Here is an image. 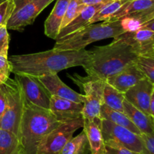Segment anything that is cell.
Listing matches in <instances>:
<instances>
[{
    "mask_svg": "<svg viewBox=\"0 0 154 154\" xmlns=\"http://www.w3.org/2000/svg\"><path fill=\"white\" fill-rule=\"evenodd\" d=\"M5 1H7V0H0V5L2 4V3L5 2Z\"/></svg>",
    "mask_w": 154,
    "mask_h": 154,
    "instance_id": "obj_38",
    "label": "cell"
},
{
    "mask_svg": "<svg viewBox=\"0 0 154 154\" xmlns=\"http://www.w3.org/2000/svg\"><path fill=\"white\" fill-rule=\"evenodd\" d=\"M106 4L107 3H100V4L86 6L85 8L81 11V13L77 17H75L72 22L69 23L66 26L60 30L56 40L66 37V36L77 32L78 30L84 28L86 26L89 25L90 20L93 18L95 14Z\"/></svg>",
    "mask_w": 154,
    "mask_h": 154,
    "instance_id": "obj_17",
    "label": "cell"
},
{
    "mask_svg": "<svg viewBox=\"0 0 154 154\" xmlns=\"http://www.w3.org/2000/svg\"><path fill=\"white\" fill-rule=\"evenodd\" d=\"M68 76L84 92L83 95L86 100L84 103L83 118L102 120L101 107L103 105V90L106 81L89 75L82 77L78 74H68Z\"/></svg>",
    "mask_w": 154,
    "mask_h": 154,
    "instance_id": "obj_6",
    "label": "cell"
},
{
    "mask_svg": "<svg viewBox=\"0 0 154 154\" xmlns=\"http://www.w3.org/2000/svg\"><path fill=\"white\" fill-rule=\"evenodd\" d=\"M14 78L20 85L26 102L41 108L50 109L51 95L38 77L26 74H14Z\"/></svg>",
    "mask_w": 154,
    "mask_h": 154,
    "instance_id": "obj_9",
    "label": "cell"
},
{
    "mask_svg": "<svg viewBox=\"0 0 154 154\" xmlns=\"http://www.w3.org/2000/svg\"><path fill=\"white\" fill-rule=\"evenodd\" d=\"M117 38L130 45L139 55L153 52L154 32L146 29L125 32Z\"/></svg>",
    "mask_w": 154,
    "mask_h": 154,
    "instance_id": "obj_15",
    "label": "cell"
},
{
    "mask_svg": "<svg viewBox=\"0 0 154 154\" xmlns=\"http://www.w3.org/2000/svg\"><path fill=\"white\" fill-rule=\"evenodd\" d=\"M71 0H57L45 23V34L48 37L56 40L60 31L63 17Z\"/></svg>",
    "mask_w": 154,
    "mask_h": 154,
    "instance_id": "obj_18",
    "label": "cell"
},
{
    "mask_svg": "<svg viewBox=\"0 0 154 154\" xmlns=\"http://www.w3.org/2000/svg\"><path fill=\"white\" fill-rule=\"evenodd\" d=\"M141 138L147 154H154V131L152 133L141 134Z\"/></svg>",
    "mask_w": 154,
    "mask_h": 154,
    "instance_id": "obj_32",
    "label": "cell"
},
{
    "mask_svg": "<svg viewBox=\"0 0 154 154\" xmlns=\"http://www.w3.org/2000/svg\"><path fill=\"white\" fill-rule=\"evenodd\" d=\"M141 29H146L151 30V31L154 32V17L149 20L147 22L144 23L141 25Z\"/></svg>",
    "mask_w": 154,
    "mask_h": 154,
    "instance_id": "obj_36",
    "label": "cell"
},
{
    "mask_svg": "<svg viewBox=\"0 0 154 154\" xmlns=\"http://www.w3.org/2000/svg\"><path fill=\"white\" fill-rule=\"evenodd\" d=\"M86 5H92L95 4H100V3H108L113 0H81Z\"/></svg>",
    "mask_w": 154,
    "mask_h": 154,
    "instance_id": "obj_35",
    "label": "cell"
},
{
    "mask_svg": "<svg viewBox=\"0 0 154 154\" xmlns=\"http://www.w3.org/2000/svg\"><path fill=\"white\" fill-rule=\"evenodd\" d=\"M84 126V119L62 122L48 132L38 144L36 154H59L78 129Z\"/></svg>",
    "mask_w": 154,
    "mask_h": 154,
    "instance_id": "obj_7",
    "label": "cell"
},
{
    "mask_svg": "<svg viewBox=\"0 0 154 154\" xmlns=\"http://www.w3.org/2000/svg\"><path fill=\"white\" fill-rule=\"evenodd\" d=\"M90 52L91 61L84 69L86 73L105 81L135 63L139 56L130 45L117 37L108 45L93 48Z\"/></svg>",
    "mask_w": 154,
    "mask_h": 154,
    "instance_id": "obj_2",
    "label": "cell"
},
{
    "mask_svg": "<svg viewBox=\"0 0 154 154\" xmlns=\"http://www.w3.org/2000/svg\"><path fill=\"white\" fill-rule=\"evenodd\" d=\"M101 117L102 119L109 120L115 124L126 128L137 135H141L139 129L133 124V123L123 112L115 111L108 108L106 105H102L101 107Z\"/></svg>",
    "mask_w": 154,
    "mask_h": 154,
    "instance_id": "obj_21",
    "label": "cell"
},
{
    "mask_svg": "<svg viewBox=\"0 0 154 154\" xmlns=\"http://www.w3.org/2000/svg\"><path fill=\"white\" fill-rule=\"evenodd\" d=\"M123 113L139 129L141 134L152 133L154 131L153 117L144 114L126 99L123 102Z\"/></svg>",
    "mask_w": 154,
    "mask_h": 154,
    "instance_id": "obj_19",
    "label": "cell"
},
{
    "mask_svg": "<svg viewBox=\"0 0 154 154\" xmlns=\"http://www.w3.org/2000/svg\"><path fill=\"white\" fill-rule=\"evenodd\" d=\"M125 32L121 20L90 24L66 37L56 40L53 49L80 51L85 49V47L93 42L110 38H115Z\"/></svg>",
    "mask_w": 154,
    "mask_h": 154,
    "instance_id": "obj_4",
    "label": "cell"
},
{
    "mask_svg": "<svg viewBox=\"0 0 154 154\" xmlns=\"http://www.w3.org/2000/svg\"><path fill=\"white\" fill-rule=\"evenodd\" d=\"M154 8V0H129L125 2L108 21L120 20Z\"/></svg>",
    "mask_w": 154,
    "mask_h": 154,
    "instance_id": "obj_20",
    "label": "cell"
},
{
    "mask_svg": "<svg viewBox=\"0 0 154 154\" xmlns=\"http://www.w3.org/2000/svg\"><path fill=\"white\" fill-rule=\"evenodd\" d=\"M86 6L87 5L84 4L81 0H71L68 5L66 13L63 17L60 30L66 26L69 23L72 22L75 17H77L81 13V11L85 8Z\"/></svg>",
    "mask_w": 154,
    "mask_h": 154,
    "instance_id": "obj_27",
    "label": "cell"
},
{
    "mask_svg": "<svg viewBox=\"0 0 154 154\" xmlns=\"http://www.w3.org/2000/svg\"><path fill=\"white\" fill-rule=\"evenodd\" d=\"M153 123H154V117H153Z\"/></svg>",
    "mask_w": 154,
    "mask_h": 154,
    "instance_id": "obj_39",
    "label": "cell"
},
{
    "mask_svg": "<svg viewBox=\"0 0 154 154\" xmlns=\"http://www.w3.org/2000/svg\"><path fill=\"white\" fill-rule=\"evenodd\" d=\"M50 110L60 122L83 118L84 103L51 96Z\"/></svg>",
    "mask_w": 154,
    "mask_h": 154,
    "instance_id": "obj_12",
    "label": "cell"
},
{
    "mask_svg": "<svg viewBox=\"0 0 154 154\" xmlns=\"http://www.w3.org/2000/svg\"><path fill=\"white\" fill-rule=\"evenodd\" d=\"M0 154H23L19 138L15 134L1 129Z\"/></svg>",
    "mask_w": 154,
    "mask_h": 154,
    "instance_id": "obj_22",
    "label": "cell"
},
{
    "mask_svg": "<svg viewBox=\"0 0 154 154\" xmlns=\"http://www.w3.org/2000/svg\"><path fill=\"white\" fill-rule=\"evenodd\" d=\"M6 107V96L3 89L2 84L0 85V118L4 114Z\"/></svg>",
    "mask_w": 154,
    "mask_h": 154,
    "instance_id": "obj_33",
    "label": "cell"
},
{
    "mask_svg": "<svg viewBox=\"0 0 154 154\" xmlns=\"http://www.w3.org/2000/svg\"><path fill=\"white\" fill-rule=\"evenodd\" d=\"M54 0H32L14 12L7 23L8 29L23 31L26 26L33 23L38 15Z\"/></svg>",
    "mask_w": 154,
    "mask_h": 154,
    "instance_id": "obj_10",
    "label": "cell"
},
{
    "mask_svg": "<svg viewBox=\"0 0 154 154\" xmlns=\"http://www.w3.org/2000/svg\"><path fill=\"white\" fill-rule=\"evenodd\" d=\"M107 154H141L114 143H105Z\"/></svg>",
    "mask_w": 154,
    "mask_h": 154,
    "instance_id": "obj_31",
    "label": "cell"
},
{
    "mask_svg": "<svg viewBox=\"0 0 154 154\" xmlns=\"http://www.w3.org/2000/svg\"><path fill=\"white\" fill-rule=\"evenodd\" d=\"M126 1H129V0H126Z\"/></svg>",
    "mask_w": 154,
    "mask_h": 154,
    "instance_id": "obj_41",
    "label": "cell"
},
{
    "mask_svg": "<svg viewBox=\"0 0 154 154\" xmlns=\"http://www.w3.org/2000/svg\"><path fill=\"white\" fill-rule=\"evenodd\" d=\"M101 129L105 143H114L137 153L147 154L141 135L105 119H102Z\"/></svg>",
    "mask_w": 154,
    "mask_h": 154,
    "instance_id": "obj_8",
    "label": "cell"
},
{
    "mask_svg": "<svg viewBox=\"0 0 154 154\" xmlns=\"http://www.w3.org/2000/svg\"><path fill=\"white\" fill-rule=\"evenodd\" d=\"M14 11L13 0H7L0 5V26H6L9 18Z\"/></svg>",
    "mask_w": 154,
    "mask_h": 154,
    "instance_id": "obj_28",
    "label": "cell"
},
{
    "mask_svg": "<svg viewBox=\"0 0 154 154\" xmlns=\"http://www.w3.org/2000/svg\"><path fill=\"white\" fill-rule=\"evenodd\" d=\"M11 73V72L8 59L0 55V85L8 79Z\"/></svg>",
    "mask_w": 154,
    "mask_h": 154,
    "instance_id": "obj_30",
    "label": "cell"
},
{
    "mask_svg": "<svg viewBox=\"0 0 154 154\" xmlns=\"http://www.w3.org/2000/svg\"><path fill=\"white\" fill-rule=\"evenodd\" d=\"M10 36L6 26H0V55L8 57Z\"/></svg>",
    "mask_w": 154,
    "mask_h": 154,
    "instance_id": "obj_29",
    "label": "cell"
},
{
    "mask_svg": "<svg viewBox=\"0 0 154 154\" xmlns=\"http://www.w3.org/2000/svg\"><path fill=\"white\" fill-rule=\"evenodd\" d=\"M154 84L148 78H144L124 93L125 99L132 105L150 115V103Z\"/></svg>",
    "mask_w": 154,
    "mask_h": 154,
    "instance_id": "obj_11",
    "label": "cell"
},
{
    "mask_svg": "<svg viewBox=\"0 0 154 154\" xmlns=\"http://www.w3.org/2000/svg\"><path fill=\"white\" fill-rule=\"evenodd\" d=\"M38 79L51 96H58L76 102H85V96L81 93L74 91L72 89L68 87L61 81L57 74L43 75L38 77Z\"/></svg>",
    "mask_w": 154,
    "mask_h": 154,
    "instance_id": "obj_13",
    "label": "cell"
},
{
    "mask_svg": "<svg viewBox=\"0 0 154 154\" xmlns=\"http://www.w3.org/2000/svg\"><path fill=\"white\" fill-rule=\"evenodd\" d=\"M124 93L105 82L103 90V105L115 111L123 112Z\"/></svg>",
    "mask_w": 154,
    "mask_h": 154,
    "instance_id": "obj_23",
    "label": "cell"
},
{
    "mask_svg": "<svg viewBox=\"0 0 154 154\" xmlns=\"http://www.w3.org/2000/svg\"><path fill=\"white\" fill-rule=\"evenodd\" d=\"M153 52H154V47H153Z\"/></svg>",
    "mask_w": 154,
    "mask_h": 154,
    "instance_id": "obj_40",
    "label": "cell"
},
{
    "mask_svg": "<svg viewBox=\"0 0 154 154\" xmlns=\"http://www.w3.org/2000/svg\"><path fill=\"white\" fill-rule=\"evenodd\" d=\"M135 63L144 76L154 84V52L141 54Z\"/></svg>",
    "mask_w": 154,
    "mask_h": 154,
    "instance_id": "obj_26",
    "label": "cell"
},
{
    "mask_svg": "<svg viewBox=\"0 0 154 154\" xmlns=\"http://www.w3.org/2000/svg\"><path fill=\"white\" fill-rule=\"evenodd\" d=\"M90 145L86 134L83 130L77 136L72 137L63 147L59 154H89Z\"/></svg>",
    "mask_w": 154,
    "mask_h": 154,
    "instance_id": "obj_24",
    "label": "cell"
},
{
    "mask_svg": "<svg viewBox=\"0 0 154 154\" xmlns=\"http://www.w3.org/2000/svg\"><path fill=\"white\" fill-rule=\"evenodd\" d=\"M150 115L154 117V87L153 92L151 94V98H150Z\"/></svg>",
    "mask_w": 154,
    "mask_h": 154,
    "instance_id": "obj_37",
    "label": "cell"
},
{
    "mask_svg": "<svg viewBox=\"0 0 154 154\" xmlns=\"http://www.w3.org/2000/svg\"><path fill=\"white\" fill-rule=\"evenodd\" d=\"M6 96V107L0 118V129L19 135L20 124L25 105V98L20 85L14 78H9L2 84Z\"/></svg>",
    "mask_w": 154,
    "mask_h": 154,
    "instance_id": "obj_5",
    "label": "cell"
},
{
    "mask_svg": "<svg viewBox=\"0 0 154 154\" xmlns=\"http://www.w3.org/2000/svg\"><path fill=\"white\" fill-rule=\"evenodd\" d=\"M126 2V0H113L107 3L95 14L93 18L90 20L89 25L100 21H108L111 16Z\"/></svg>",
    "mask_w": 154,
    "mask_h": 154,
    "instance_id": "obj_25",
    "label": "cell"
},
{
    "mask_svg": "<svg viewBox=\"0 0 154 154\" xmlns=\"http://www.w3.org/2000/svg\"><path fill=\"white\" fill-rule=\"evenodd\" d=\"M90 51H60L51 49L43 52L13 55L8 57L11 72L41 77L76 66L85 69L91 61Z\"/></svg>",
    "mask_w": 154,
    "mask_h": 154,
    "instance_id": "obj_1",
    "label": "cell"
},
{
    "mask_svg": "<svg viewBox=\"0 0 154 154\" xmlns=\"http://www.w3.org/2000/svg\"><path fill=\"white\" fill-rule=\"evenodd\" d=\"M144 78L145 76L143 72L140 70L136 63H134L123 70L108 78L106 82L121 93H125Z\"/></svg>",
    "mask_w": 154,
    "mask_h": 154,
    "instance_id": "obj_14",
    "label": "cell"
},
{
    "mask_svg": "<svg viewBox=\"0 0 154 154\" xmlns=\"http://www.w3.org/2000/svg\"><path fill=\"white\" fill-rule=\"evenodd\" d=\"M101 121L102 120L99 119H84L83 130L88 140L90 154H107L106 145L101 129Z\"/></svg>",
    "mask_w": 154,
    "mask_h": 154,
    "instance_id": "obj_16",
    "label": "cell"
},
{
    "mask_svg": "<svg viewBox=\"0 0 154 154\" xmlns=\"http://www.w3.org/2000/svg\"><path fill=\"white\" fill-rule=\"evenodd\" d=\"M61 123L50 109L25 100L18 135L23 154H36L42 138Z\"/></svg>",
    "mask_w": 154,
    "mask_h": 154,
    "instance_id": "obj_3",
    "label": "cell"
},
{
    "mask_svg": "<svg viewBox=\"0 0 154 154\" xmlns=\"http://www.w3.org/2000/svg\"><path fill=\"white\" fill-rule=\"evenodd\" d=\"M31 1H32V0H13L14 4V12L19 10L23 6L26 5L27 3L30 2Z\"/></svg>",
    "mask_w": 154,
    "mask_h": 154,
    "instance_id": "obj_34",
    "label": "cell"
}]
</instances>
